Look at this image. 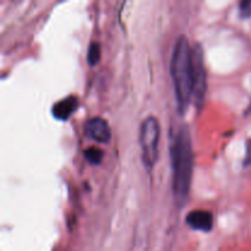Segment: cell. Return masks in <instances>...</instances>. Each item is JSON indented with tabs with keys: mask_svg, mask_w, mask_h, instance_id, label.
I'll list each match as a JSON object with an SVG mask.
<instances>
[{
	"mask_svg": "<svg viewBox=\"0 0 251 251\" xmlns=\"http://www.w3.org/2000/svg\"><path fill=\"white\" fill-rule=\"evenodd\" d=\"M172 191L176 207L181 208L189 201L194 171V152L191 135L185 124L171 130Z\"/></svg>",
	"mask_w": 251,
	"mask_h": 251,
	"instance_id": "cell-1",
	"label": "cell"
},
{
	"mask_svg": "<svg viewBox=\"0 0 251 251\" xmlns=\"http://www.w3.org/2000/svg\"><path fill=\"white\" fill-rule=\"evenodd\" d=\"M171 75L178 110L180 114H184L194 93L193 48L189 44L188 37L184 34L179 36L174 44L171 59Z\"/></svg>",
	"mask_w": 251,
	"mask_h": 251,
	"instance_id": "cell-2",
	"label": "cell"
},
{
	"mask_svg": "<svg viewBox=\"0 0 251 251\" xmlns=\"http://www.w3.org/2000/svg\"><path fill=\"white\" fill-rule=\"evenodd\" d=\"M140 146H141L142 162L150 172L154 168L158 161L161 126L156 117L150 115L140 126Z\"/></svg>",
	"mask_w": 251,
	"mask_h": 251,
	"instance_id": "cell-3",
	"label": "cell"
},
{
	"mask_svg": "<svg viewBox=\"0 0 251 251\" xmlns=\"http://www.w3.org/2000/svg\"><path fill=\"white\" fill-rule=\"evenodd\" d=\"M193 70H194V93L193 100L199 110L203 107L205 96L207 92V73H206L203 49L201 43L193 47Z\"/></svg>",
	"mask_w": 251,
	"mask_h": 251,
	"instance_id": "cell-4",
	"label": "cell"
},
{
	"mask_svg": "<svg viewBox=\"0 0 251 251\" xmlns=\"http://www.w3.org/2000/svg\"><path fill=\"white\" fill-rule=\"evenodd\" d=\"M85 131L88 137L100 142V144H107L112 136L109 124H108L107 120L100 117H93L90 120H87L85 125Z\"/></svg>",
	"mask_w": 251,
	"mask_h": 251,
	"instance_id": "cell-5",
	"label": "cell"
},
{
	"mask_svg": "<svg viewBox=\"0 0 251 251\" xmlns=\"http://www.w3.org/2000/svg\"><path fill=\"white\" fill-rule=\"evenodd\" d=\"M213 215L207 210H193L186 215L185 223L194 230L211 232L213 229Z\"/></svg>",
	"mask_w": 251,
	"mask_h": 251,
	"instance_id": "cell-6",
	"label": "cell"
},
{
	"mask_svg": "<svg viewBox=\"0 0 251 251\" xmlns=\"http://www.w3.org/2000/svg\"><path fill=\"white\" fill-rule=\"evenodd\" d=\"M78 107V98L75 96H68L61 100H58L51 108V114L58 120H68Z\"/></svg>",
	"mask_w": 251,
	"mask_h": 251,
	"instance_id": "cell-7",
	"label": "cell"
},
{
	"mask_svg": "<svg viewBox=\"0 0 251 251\" xmlns=\"http://www.w3.org/2000/svg\"><path fill=\"white\" fill-rule=\"evenodd\" d=\"M83 154H85V158L87 159L91 164H93V166L100 164V162H102L103 156H104L103 150H100V147H93V146L88 147L87 150H85Z\"/></svg>",
	"mask_w": 251,
	"mask_h": 251,
	"instance_id": "cell-8",
	"label": "cell"
},
{
	"mask_svg": "<svg viewBox=\"0 0 251 251\" xmlns=\"http://www.w3.org/2000/svg\"><path fill=\"white\" fill-rule=\"evenodd\" d=\"M100 46L98 42H91L87 50V63L91 66H95L100 63Z\"/></svg>",
	"mask_w": 251,
	"mask_h": 251,
	"instance_id": "cell-9",
	"label": "cell"
},
{
	"mask_svg": "<svg viewBox=\"0 0 251 251\" xmlns=\"http://www.w3.org/2000/svg\"><path fill=\"white\" fill-rule=\"evenodd\" d=\"M239 16L242 19L251 17V0H243L239 4Z\"/></svg>",
	"mask_w": 251,
	"mask_h": 251,
	"instance_id": "cell-10",
	"label": "cell"
},
{
	"mask_svg": "<svg viewBox=\"0 0 251 251\" xmlns=\"http://www.w3.org/2000/svg\"><path fill=\"white\" fill-rule=\"evenodd\" d=\"M251 166V139L247 141V153H245V159H244V167H250Z\"/></svg>",
	"mask_w": 251,
	"mask_h": 251,
	"instance_id": "cell-11",
	"label": "cell"
},
{
	"mask_svg": "<svg viewBox=\"0 0 251 251\" xmlns=\"http://www.w3.org/2000/svg\"><path fill=\"white\" fill-rule=\"evenodd\" d=\"M250 113H251V100H250V104H249V107H248L247 112H245V114H250Z\"/></svg>",
	"mask_w": 251,
	"mask_h": 251,
	"instance_id": "cell-12",
	"label": "cell"
}]
</instances>
